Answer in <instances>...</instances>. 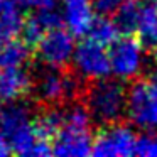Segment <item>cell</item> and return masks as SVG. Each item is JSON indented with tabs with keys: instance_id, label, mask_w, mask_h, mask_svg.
I'll return each instance as SVG.
<instances>
[{
	"instance_id": "obj_2",
	"label": "cell",
	"mask_w": 157,
	"mask_h": 157,
	"mask_svg": "<svg viewBox=\"0 0 157 157\" xmlns=\"http://www.w3.org/2000/svg\"><path fill=\"white\" fill-rule=\"evenodd\" d=\"M127 90L120 79H110L108 76L91 81L85 90V108L91 122L98 125L115 123L125 117Z\"/></svg>"
},
{
	"instance_id": "obj_15",
	"label": "cell",
	"mask_w": 157,
	"mask_h": 157,
	"mask_svg": "<svg viewBox=\"0 0 157 157\" xmlns=\"http://www.w3.org/2000/svg\"><path fill=\"white\" fill-rule=\"evenodd\" d=\"M133 34H137V41L144 46V49H149V51H155L157 49V5L155 4H142Z\"/></svg>"
},
{
	"instance_id": "obj_26",
	"label": "cell",
	"mask_w": 157,
	"mask_h": 157,
	"mask_svg": "<svg viewBox=\"0 0 157 157\" xmlns=\"http://www.w3.org/2000/svg\"><path fill=\"white\" fill-rule=\"evenodd\" d=\"M155 4H157V0H155Z\"/></svg>"
},
{
	"instance_id": "obj_13",
	"label": "cell",
	"mask_w": 157,
	"mask_h": 157,
	"mask_svg": "<svg viewBox=\"0 0 157 157\" xmlns=\"http://www.w3.org/2000/svg\"><path fill=\"white\" fill-rule=\"evenodd\" d=\"M32 120H34V112L29 103L21 100L9 101L0 113V132L5 135V139H9L15 132L29 125Z\"/></svg>"
},
{
	"instance_id": "obj_7",
	"label": "cell",
	"mask_w": 157,
	"mask_h": 157,
	"mask_svg": "<svg viewBox=\"0 0 157 157\" xmlns=\"http://www.w3.org/2000/svg\"><path fill=\"white\" fill-rule=\"evenodd\" d=\"M71 61L75 75L79 79L96 81L110 75L108 49L106 46H101L91 39H85L75 46Z\"/></svg>"
},
{
	"instance_id": "obj_25",
	"label": "cell",
	"mask_w": 157,
	"mask_h": 157,
	"mask_svg": "<svg viewBox=\"0 0 157 157\" xmlns=\"http://www.w3.org/2000/svg\"><path fill=\"white\" fill-rule=\"evenodd\" d=\"M155 59H157V49H155Z\"/></svg>"
},
{
	"instance_id": "obj_16",
	"label": "cell",
	"mask_w": 157,
	"mask_h": 157,
	"mask_svg": "<svg viewBox=\"0 0 157 157\" xmlns=\"http://www.w3.org/2000/svg\"><path fill=\"white\" fill-rule=\"evenodd\" d=\"M24 10L14 0H0V41L21 36L24 27Z\"/></svg>"
},
{
	"instance_id": "obj_17",
	"label": "cell",
	"mask_w": 157,
	"mask_h": 157,
	"mask_svg": "<svg viewBox=\"0 0 157 157\" xmlns=\"http://www.w3.org/2000/svg\"><path fill=\"white\" fill-rule=\"evenodd\" d=\"M140 9H142V4H140L139 0H123L122 4L117 7V10L113 12L115 14L113 22L117 24L120 34L132 36L135 32L137 21H139V15H140Z\"/></svg>"
},
{
	"instance_id": "obj_21",
	"label": "cell",
	"mask_w": 157,
	"mask_h": 157,
	"mask_svg": "<svg viewBox=\"0 0 157 157\" xmlns=\"http://www.w3.org/2000/svg\"><path fill=\"white\" fill-rule=\"evenodd\" d=\"M15 4H19L22 9H37V7H44V5H52L54 0H14Z\"/></svg>"
},
{
	"instance_id": "obj_12",
	"label": "cell",
	"mask_w": 157,
	"mask_h": 157,
	"mask_svg": "<svg viewBox=\"0 0 157 157\" xmlns=\"http://www.w3.org/2000/svg\"><path fill=\"white\" fill-rule=\"evenodd\" d=\"M32 78L25 68L0 69V103L21 100L31 91Z\"/></svg>"
},
{
	"instance_id": "obj_9",
	"label": "cell",
	"mask_w": 157,
	"mask_h": 157,
	"mask_svg": "<svg viewBox=\"0 0 157 157\" xmlns=\"http://www.w3.org/2000/svg\"><path fill=\"white\" fill-rule=\"evenodd\" d=\"M7 140L10 145V152L17 155H51V140L36 127L34 120L14 135H10Z\"/></svg>"
},
{
	"instance_id": "obj_18",
	"label": "cell",
	"mask_w": 157,
	"mask_h": 157,
	"mask_svg": "<svg viewBox=\"0 0 157 157\" xmlns=\"http://www.w3.org/2000/svg\"><path fill=\"white\" fill-rule=\"evenodd\" d=\"M86 36H88V39H91V41L98 42L101 46H110L120 36V32L117 24L113 22V19H110L105 14H100L98 17H93Z\"/></svg>"
},
{
	"instance_id": "obj_14",
	"label": "cell",
	"mask_w": 157,
	"mask_h": 157,
	"mask_svg": "<svg viewBox=\"0 0 157 157\" xmlns=\"http://www.w3.org/2000/svg\"><path fill=\"white\" fill-rule=\"evenodd\" d=\"M32 48L17 37L0 41V69L25 68L31 61Z\"/></svg>"
},
{
	"instance_id": "obj_10",
	"label": "cell",
	"mask_w": 157,
	"mask_h": 157,
	"mask_svg": "<svg viewBox=\"0 0 157 157\" xmlns=\"http://www.w3.org/2000/svg\"><path fill=\"white\" fill-rule=\"evenodd\" d=\"M59 25H63L61 12L54 9V4L44 5V7L34 9L31 17L24 21V27H22L21 34L24 36V41L32 48L42 34H46L54 27H59Z\"/></svg>"
},
{
	"instance_id": "obj_6",
	"label": "cell",
	"mask_w": 157,
	"mask_h": 157,
	"mask_svg": "<svg viewBox=\"0 0 157 157\" xmlns=\"http://www.w3.org/2000/svg\"><path fill=\"white\" fill-rule=\"evenodd\" d=\"M75 46V36L66 27L59 25L42 34L39 41L32 46V49L36 52L37 61L42 66L64 69L71 63Z\"/></svg>"
},
{
	"instance_id": "obj_11",
	"label": "cell",
	"mask_w": 157,
	"mask_h": 157,
	"mask_svg": "<svg viewBox=\"0 0 157 157\" xmlns=\"http://www.w3.org/2000/svg\"><path fill=\"white\" fill-rule=\"evenodd\" d=\"M93 17H95V7L91 0H64L61 21L75 37L86 36Z\"/></svg>"
},
{
	"instance_id": "obj_1",
	"label": "cell",
	"mask_w": 157,
	"mask_h": 157,
	"mask_svg": "<svg viewBox=\"0 0 157 157\" xmlns=\"http://www.w3.org/2000/svg\"><path fill=\"white\" fill-rule=\"evenodd\" d=\"M59 127L51 140V154L63 157H85L91 152V118L85 105L59 108Z\"/></svg>"
},
{
	"instance_id": "obj_3",
	"label": "cell",
	"mask_w": 157,
	"mask_h": 157,
	"mask_svg": "<svg viewBox=\"0 0 157 157\" xmlns=\"http://www.w3.org/2000/svg\"><path fill=\"white\" fill-rule=\"evenodd\" d=\"M31 90H34L36 98L41 103L58 106L78 98L81 93V79L75 73L44 66V69L37 73L36 79H32Z\"/></svg>"
},
{
	"instance_id": "obj_27",
	"label": "cell",
	"mask_w": 157,
	"mask_h": 157,
	"mask_svg": "<svg viewBox=\"0 0 157 157\" xmlns=\"http://www.w3.org/2000/svg\"><path fill=\"white\" fill-rule=\"evenodd\" d=\"M54 2H56V0H54Z\"/></svg>"
},
{
	"instance_id": "obj_8",
	"label": "cell",
	"mask_w": 157,
	"mask_h": 157,
	"mask_svg": "<svg viewBox=\"0 0 157 157\" xmlns=\"http://www.w3.org/2000/svg\"><path fill=\"white\" fill-rule=\"evenodd\" d=\"M135 132L120 122L101 125L91 140V155L96 157H127L133 155Z\"/></svg>"
},
{
	"instance_id": "obj_4",
	"label": "cell",
	"mask_w": 157,
	"mask_h": 157,
	"mask_svg": "<svg viewBox=\"0 0 157 157\" xmlns=\"http://www.w3.org/2000/svg\"><path fill=\"white\" fill-rule=\"evenodd\" d=\"M110 73L120 81H132L142 75L145 68V49L130 34L117 37L110 44Z\"/></svg>"
},
{
	"instance_id": "obj_22",
	"label": "cell",
	"mask_w": 157,
	"mask_h": 157,
	"mask_svg": "<svg viewBox=\"0 0 157 157\" xmlns=\"http://www.w3.org/2000/svg\"><path fill=\"white\" fill-rule=\"evenodd\" d=\"M10 152V145H9V140L5 139V135L2 132H0V157H4V155H9Z\"/></svg>"
},
{
	"instance_id": "obj_5",
	"label": "cell",
	"mask_w": 157,
	"mask_h": 157,
	"mask_svg": "<svg viewBox=\"0 0 157 157\" xmlns=\"http://www.w3.org/2000/svg\"><path fill=\"white\" fill-rule=\"evenodd\" d=\"M125 115L142 130H157V86L145 79H137L127 90Z\"/></svg>"
},
{
	"instance_id": "obj_24",
	"label": "cell",
	"mask_w": 157,
	"mask_h": 157,
	"mask_svg": "<svg viewBox=\"0 0 157 157\" xmlns=\"http://www.w3.org/2000/svg\"><path fill=\"white\" fill-rule=\"evenodd\" d=\"M0 113H2V103H0Z\"/></svg>"
},
{
	"instance_id": "obj_19",
	"label": "cell",
	"mask_w": 157,
	"mask_h": 157,
	"mask_svg": "<svg viewBox=\"0 0 157 157\" xmlns=\"http://www.w3.org/2000/svg\"><path fill=\"white\" fill-rule=\"evenodd\" d=\"M133 155L157 157V130H145L135 139Z\"/></svg>"
},
{
	"instance_id": "obj_20",
	"label": "cell",
	"mask_w": 157,
	"mask_h": 157,
	"mask_svg": "<svg viewBox=\"0 0 157 157\" xmlns=\"http://www.w3.org/2000/svg\"><path fill=\"white\" fill-rule=\"evenodd\" d=\"M123 0H93V7L98 10V14H105V15H110L117 10L120 4Z\"/></svg>"
},
{
	"instance_id": "obj_23",
	"label": "cell",
	"mask_w": 157,
	"mask_h": 157,
	"mask_svg": "<svg viewBox=\"0 0 157 157\" xmlns=\"http://www.w3.org/2000/svg\"><path fill=\"white\" fill-rule=\"evenodd\" d=\"M152 83H154V85L157 86V69H155V73H154V75H152Z\"/></svg>"
}]
</instances>
